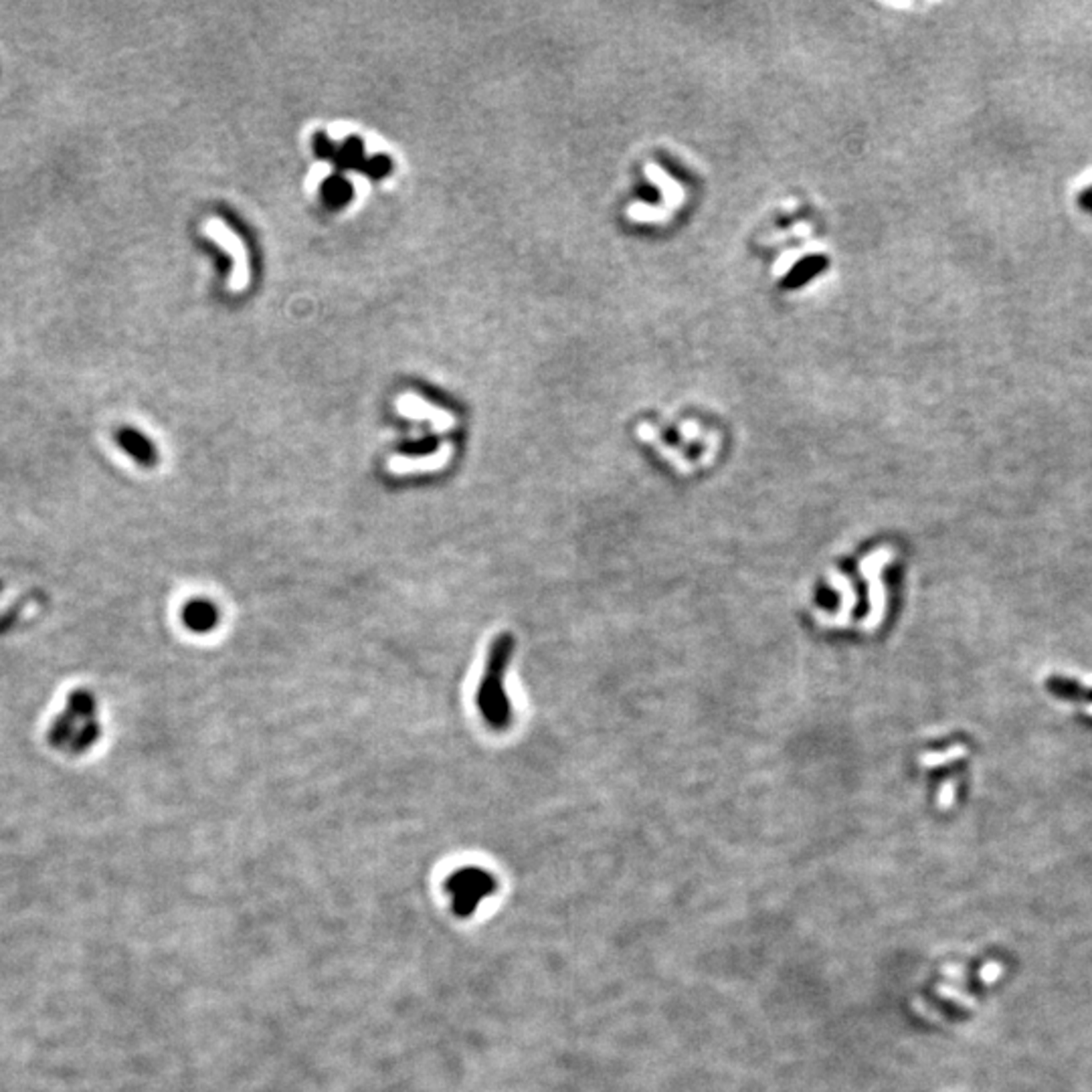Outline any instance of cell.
I'll list each match as a JSON object with an SVG mask.
<instances>
[{
	"mask_svg": "<svg viewBox=\"0 0 1092 1092\" xmlns=\"http://www.w3.org/2000/svg\"><path fill=\"white\" fill-rule=\"evenodd\" d=\"M1090 714H1092V708H1090Z\"/></svg>",
	"mask_w": 1092,
	"mask_h": 1092,
	"instance_id": "8992f818",
	"label": "cell"
},
{
	"mask_svg": "<svg viewBox=\"0 0 1092 1092\" xmlns=\"http://www.w3.org/2000/svg\"><path fill=\"white\" fill-rule=\"evenodd\" d=\"M180 619L184 628L193 634H211L221 621L219 607L205 597H193L180 609Z\"/></svg>",
	"mask_w": 1092,
	"mask_h": 1092,
	"instance_id": "277c9868",
	"label": "cell"
},
{
	"mask_svg": "<svg viewBox=\"0 0 1092 1092\" xmlns=\"http://www.w3.org/2000/svg\"><path fill=\"white\" fill-rule=\"evenodd\" d=\"M498 888V882L488 870L475 866H465L455 870L445 880V890L452 894L453 914L459 919H468L478 910V904L484 898L491 897Z\"/></svg>",
	"mask_w": 1092,
	"mask_h": 1092,
	"instance_id": "7a4b0ae2",
	"label": "cell"
},
{
	"mask_svg": "<svg viewBox=\"0 0 1092 1092\" xmlns=\"http://www.w3.org/2000/svg\"><path fill=\"white\" fill-rule=\"evenodd\" d=\"M116 442L120 445L122 449H126L128 455H132L138 464L142 465H154L158 462V455L154 445L148 442L142 433L134 431V429H120L116 433Z\"/></svg>",
	"mask_w": 1092,
	"mask_h": 1092,
	"instance_id": "5b68a950",
	"label": "cell"
},
{
	"mask_svg": "<svg viewBox=\"0 0 1092 1092\" xmlns=\"http://www.w3.org/2000/svg\"><path fill=\"white\" fill-rule=\"evenodd\" d=\"M512 651H514V638L510 634H502L491 641L488 664L475 694L481 718L496 731H504L512 722V704L504 692V674L510 664Z\"/></svg>",
	"mask_w": 1092,
	"mask_h": 1092,
	"instance_id": "6da1fadb",
	"label": "cell"
},
{
	"mask_svg": "<svg viewBox=\"0 0 1092 1092\" xmlns=\"http://www.w3.org/2000/svg\"><path fill=\"white\" fill-rule=\"evenodd\" d=\"M205 235L211 237L217 245L222 247L229 253L233 267L229 276L231 292H241L250 283V255H247L245 243L235 231L221 219H209L205 225Z\"/></svg>",
	"mask_w": 1092,
	"mask_h": 1092,
	"instance_id": "3957f363",
	"label": "cell"
}]
</instances>
